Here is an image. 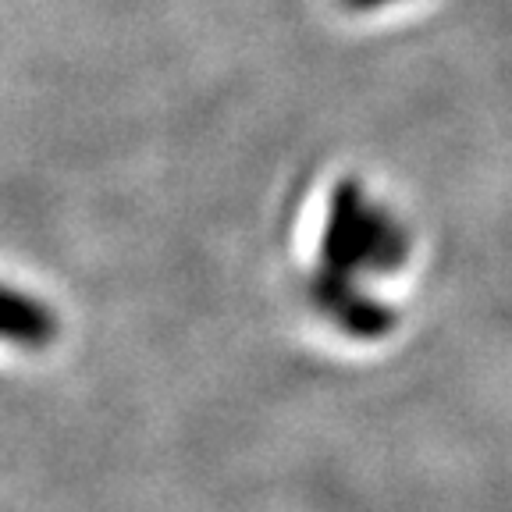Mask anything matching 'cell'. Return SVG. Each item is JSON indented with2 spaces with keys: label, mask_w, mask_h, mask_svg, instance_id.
<instances>
[{
  "label": "cell",
  "mask_w": 512,
  "mask_h": 512,
  "mask_svg": "<svg viewBox=\"0 0 512 512\" xmlns=\"http://www.w3.org/2000/svg\"><path fill=\"white\" fill-rule=\"evenodd\" d=\"M356 4H381V0H356Z\"/></svg>",
  "instance_id": "6da1fadb"
}]
</instances>
